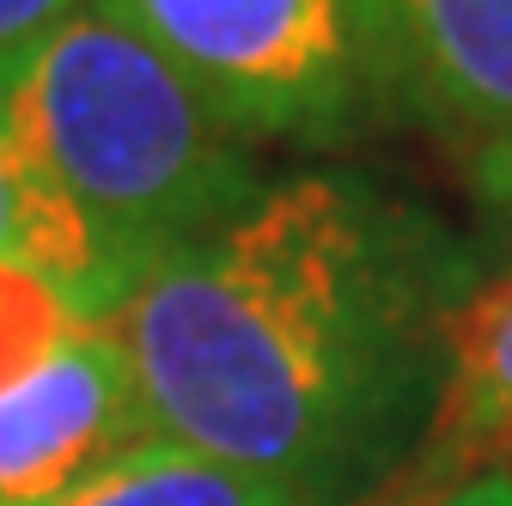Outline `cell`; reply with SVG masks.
Segmentation results:
<instances>
[{"mask_svg":"<svg viewBox=\"0 0 512 506\" xmlns=\"http://www.w3.org/2000/svg\"><path fill=\"white\" fill-rule=\"evenodd\" d=\"M0 269L37 275L86 324H116V311L128 299L110 263L98 257L92 232L49 189V177L37 171V159L25 153L7 116H0Z\"/></svg>","mask_w":512,"mask_h":506,"instance_id":"52a82bcc","label":"cell"},{"mask_svg":"<svg viewBox=\"0 0 512 506\" xmlns=\"http://www.w3.org/2000/svg\"><path fill=\"white\" fill-rule=\"evenodd\" d=\"M397 506H512V470L506 464H476V470H464L452 482L397 494Z\"/></svg>","mask_w":512,"mask_h":506,"instance_id":"9c48e42d","label":"cell"},{"mask_svg":"<svg viewBox=\"0 0 512 506\" xmlns=\"http://www.w3.org/2000/svg\"><path fill=\"white\" fill-rule=\"evenodd\" d=\"M147 433L116 324L80 318L0 378V506H61Z\"/></svg>","mask_w":512,"mask_h":506,"instance_id":"277c9868","label":"cell"},{"mask_svg":"<svg viewBox=\"0 0 512 506\" xmlns=\"http://www.w3.org/2000/svg\"><path fill=\"white\" fill-rule=\"evenodd\" d=\"M409 104L470 196L512 214V0H391Z\"/></svg>","mask_w":512,"mask_h":506,"instance_id":"5b68a950","label":"cell"},{"mask_svg":"<svg viewBox=\"0 0 512 506\" xmlns=\"http://www.w3.org/2000/svg\"><path fill=\"white\" fill-rule=\"evenodd\" d=\"M122 7L250 147H348L415 110L391 0H122Z\"/></svg>","mask_w":512,"mask_h":506,"instance_id":"3957f363","label":"cell"},{"mask_svg":"<svg viewBox=\"0 0 512 506\" xmlns=\"http://www.w3.org/2000/svg\"><path fill=\"white\" fill-rule=\"evenodd\" d=\"M500 446H512V281L482 287L464 305L458 342H452V378H445L433 433L415 470L397 482V494L494 464Z\"/></svg>","mask_w":512,"mask_h":506,"instance_id":"8992f818","label":"cell"},{"mask_svg":"<svg viewBox=\"0 0 512 506\" xmlns=\"http://www.w3.org/2000/svg\"><path fill=\"white\" fill-rule=\"evenodd\" d=\"M80 0H0V55L25 49L31 37H43L55 19H68Z\"/></svg>","mask_w":512,"mask_h":506,"instance_id":"30bf717a","label":"cell"},{"mask_svg":"<svg viewBox=\"0 0 512 506\" xmlns=\"http://www.w3.org/2000/svg\"><path fill=\"white\" fill-rule=\"evenodd\" d=\"M61 506H299V500L238 464H220L196 446L147 433L92 482H80Z\"/></svg>","mask_w":512,"mask_h":506,"instance_id":"ba28073f","label":"cell"},{"mask_svg":"<svg viewBox=\"0 0 512 506\" xmlns=\"http://www.w3.org/2000/svg\"><path fill=\"white\" fill-rule=\"evenodd\" d=\"M482 269L464 232L366 171H293L128 293L116 336L147 427L360 506L397 488L445 397Z\"/></svg>","mask_w":512,"mask_h":506,"instance_id":"6da1fadb","label":"cell"},{"mask_svg":"<svg viewBox=\"0 0 512 506\" xmlns=\"http://www.w3.org/2000/svg\"><path fill=\"white\" fill-rule=\"evenodd\" d=\"M0 116L92 232L122 293L269 183L256 147L122 0H80L43 37L0 55Z\"/></svg>","mask_w":512,"mask_h":506,"instance_id":"7a4b0ae2","label":"cell"}]
</instances>
